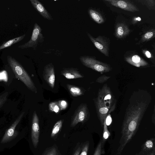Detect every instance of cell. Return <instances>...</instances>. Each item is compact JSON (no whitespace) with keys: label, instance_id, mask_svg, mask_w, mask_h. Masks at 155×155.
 I'll use <instances>...</instances> for the list:
<instances>
[{"label":"cell","instance_id":"obj_1","mask_svg":"<svg viewBox=\"0 0 155 155\" xmlns=\"http://www.w3.org/2000/svg\"><path fill=\"white\" fill-rule=\"evenodd\" d=\"M151 99L150 94L144 89L134 91L132 94L121 127L118 154L121 153L126 145L135 134Z\"/></svg>","mask_w":155,"mask_h":155},{"label":"cell","instance_id":"obj_2","mask_svg":"<svg viewBox=\"0 0 155 155\" xmlns=\"http://www.w3.org/2000/svg\"><path fill=\"white\" fill-rule=\"evenodd\" d=\"M7 59L16 78L22 82L29 89L37 93V90L33 81L22 65L11 56H8Z\"/></svg>","mask_w":155,"mask_h":155},{"label":"cell","instance_id":"obj_3","mask_svg":"<svg viewBox=\"0 0 155 155\" xmlns=\"http://www.w3.org/2000/svg\"><path fill=\"white\" fill-rule=\"evenodd\" d=\"M79 59L84 65L101 74L108 72L112 69L108 64L96 60L91 56H82L80 57Z\"/></svg>","mask_w":155,"mask_h":155},{"label":"cell","instance_id":"obj_4","mask_svg":"<svg viewBox=\"0 0 155 155\" xmlns=\"http://www.w3.org/2000/svg\"><path fill=\"white\" fill-rule=\"evenodd\" d=\"M41 31V27L37 23H35L30 40L24 44L19 45L18 48L24 49L32 48L35 50L38 44L44 41V37Z\"/></svg>","mask_w":155,"mask_h":155},{"label":"cell","instance_id":"obj_5","mask_svg":"<svg viewBox=\"0 0 155 155\" xmlns=\"http://www.w3.org/2000/svg\"><path fill=\"white\" fill-rule=\"evenodd\" d=\"M90 114L86 104L82 103L75 111L71 119V127H74L78 123H84L88 119Z\"/></svg>","mask_w":155,"mask_h":155},{"label":"cell","instance_id":"obj_6","mask_svg":"<svg viewBox=\"0 0 155 155\" xmlns=\"http://www.w3.org/2000/svg\"><path fill=\"white\" fill-rule=\"evenodd\" d=\"M97 97L103 102L107 107L114 110L115 105V104L114 103V96L107 84H104L99 90Z\"/></svg>","mask_w":155,"mask_h":155},{"label":"cell","instance_id":"obj_7","mask_svg":"<svg viewBox=\"0 0 155 155\" xmlns=\"http://www.w3.org/2000/svg\"><path fill=\"white\" fill-rule=\"evenodd\" d=\"M87 35L95 47L106 56H109V44L106 39L101 36L96 38L93 37L90 34Z\"/></svg>","mask_w":155,"mask_h":155},{"label":"cell","instance_id":"obj_8","mask_svg":"<svg viewBox=\"0 0 155 155\" xmlns=\"http://www.w3.org/2000/svg\"><path fill=\"white\" fill-rule=\"evenodd\" d=\"M25 113V112H22L7 130L1 141V143H4L9 142L17 136L18 132L15 130V129L22 119Z\"/></svg>","mask_w":155,"mask_h":155},{"label":"cell","instance_id":"obj_9","mask_svg":"<svg viewBox=\"0 0 155 155\" xmlns=\"http://www.w3.org/2000/svg\"><path fill=\"white\" fill-rule=\"evenodd\" d=\"M40 132L39 118L36 111H35L32 115L31 138L32 143L35 148H36L38 144Z\"/></svg>","mask_w":155,"mask_h":155},{"label":"cell","instance_id":"obj_10","mask_svg":"<svg viewBox=\"0 0 155 155\" xmlns=\"http://www.w3.org/2000/svg\"><path fill=\"white\" fill-rule=\"evenodd\" d=\"M43 77L44 80L50 87L53 88L55 85V75L54 68L52 63H49L45 66Z\"/></svg>","mask_w":155,"mask_h":155},{"label":"cell","instance_id":"obj_11","mask_svg":"<svg viewBox=\"0 0 155 155\" xmlns=\"http://www.w3.org/2000/svg\"><path fill=\"white\" fill-rule=\"evenodd\" d=\"M95 104L97 115L102 126L106 117L109 114L110 109L107 107L103 102L98 97L95 101Z\"/></svg>","mask_w":155,"mask_h":155},{"label":"cell","instance_id":"obj_12","mask_svg":"<svg viewBox=\"0 0 155 155\" xmlns=\"http://www.w3.org/2000/svg\"><path fill=\"white\" fill-rule=\"evenodd\" d=\"M106 1L109 2L112 5L125 10L132 12L139 11L136 6L127 1L109 0Z\"/></svg>","mask_w":155,"mask_h":155},{"label":"cell","instance_id":"obj_13","mask_svg":"<svg viewBox=\"0 0 155 155\" xmlns=\"http://www.w3.org/2000/svg\"><path fill=\"white\" fill-rule=\"evenodd\" d=\"M30 1L35 10L43 17L49 20H53L50 14L39 1L38 0H30Z\"/></svg>","mask_w":155,"mask_h":155},{"label":"cell","instance_id":"obj_14","mask_svg":"<svg viewBox=\"0 0 155 155\" xmlns=\"http://www.w3.org/2000/svg\"><path fill=\"white\" fill-rule=\"evenodd\" d=\"M61 74L67 79H74L82 78L84 76L76 68H66L61 71Z\"/></svg>","mask_w":155,"mask_h":155},{"label":"cell","instance_id":"obj_15","mask_svg":"<svg viewBox=\"0 0 155 155\" xmlns=\"http://www.w3.org/2000/svg\"><path fill=\"white\" fill-rule=\"evenodd\" d=\"M130 31L127 26L122 23L117 24L115 29V35L118 38H121L127 35Z\"/></svg>","mask_w":155,"mask_h":155},{"label":"cell","instance_id":"obj_16","mask_svg":"<svg viewBox=\"0 0 155 155\" xmlns=\"http://www.w3.org/2000/svg\"><path fill=\"white\" fill-rule=\"evenodd\" d=\"M126 60L129 63L137 67L144 66L148 64L146 61L137 55H134L131 57L126 58Z\"/></svg>","mask_w":155,"mask_h":155},{"label":"cell","instance_id":"obj_17","mask_svg":"<svg viewBox=\"0 0 155 155\" xmlns=\"http://www.w3.org/2000/svg\"><path fill=\"white\" fill-rule=\"evenodd\" d=\"M142 151L147 155L155 152L154 138H151L146 141L143 145Z\"/></svg>","mask_w":155,"mask_h":155},{"label":"cell","instance_id":"obj_18","mask_svg":"<svg viewBox=\"0 0 155 155\" xmlns=\"http://www.w3.org/2000/svg\"><path fill=\"white\" fill-rule=\"evenodd\" d=\"M67 88L71 95L74 97L81 96L84 94V91L81 87L69 84H67Z\"/></svg>","mask_w":155,"mask_h":155},{"label":"cell","instance_id":"obj_19","mask_svg":"<svg viewBox=\"0 0 155 155\" xmlns=\"http://www.w3.org/2000/svg\"><path fill=\"white\" fill-rule=\"evenodd\" d=\"M88 13L91 18L97 23L101 24L104 22V20L103 17L96 10L89 9Z\"/></svg>","mask_w":155,"mask_h":155},{"label":"cell","instance_id":"obj_20","mask_svg":"<svg viewBox=\"0 0 155 155\" xmlns=\"http://www.w3.org/2000/svg\"><path fill=\"white\" fill-rule=\"evenodd\" d=\"M25 36V35L24 34L4 42L0 45V51L24 39Z\"/></svg>","mask_w":155,"mask_h":155},{"label":"cell","instance_id":"obj_21","mask_svg":"<svg viewBox=\"0 0 155 155\" xmlns=\"http://www.w3.org/2000/svg\"><path fill=\"white\" fill-rule=\"evenodd\" d=\"M63 122V120H61L57 121L54 125L51 134V137L55 136L61 128Z\"/></svg>","mask_w":155,"mask_h":155},{"label":"cell","instance_id":"obj_22","mask_svg":"<svg viewBox=\"0 0 155 155\" xmlns=\"http://www.w3.org/2000/svg\"><path fill=\"white\" fill-rule=\"evenodd\" d=\"M103 126L104 130L103 134L102 140V147L103 146L104 143L109 138L110 135V133L108 130L107 126L106 124L105 119L104 120Z\"/></svg>","mask_w":155,"mask_h":155},{"label":"cell","instance_id":"obj_23","mask_svg":"<svg viewBox=\"0 0 155 155\" xmlns=\"http://www.w3.org/2000/svg\"><path fill=\"white\" fill-rule=\"evenodd\" d=\"M49 110L56 114L59 113L60 110L58 102L57 101L50 103L48 105Z\"/></svg>","mask_w":155,"mask_h":155},{"label":"cell","instance_id":"obj_24","mask_svg":"<svg viewBox=\"0 0 155 155\" xmlns=\"http://www.w3.org/2000/svg\"><path fill=\"white\" fill-rule=\"evenodd\" d=\"M42 155H60L57 148L52 147L48 148L43 153Z\"/></svg>","mask_w":155,"mask_h":155},{"label":"cell","instance_id":"obj_25","mask_svg":"<svg viewBox=\"0 0 155 155\" xmlns=\"http://www.w3.org/2000/svg\"><path fill=\"white\" fill-rule=\"evenodd\" d=\"M8 95V92H6L0 95V108L7 101Z\"/></svg>","mask_w":155,"mask_h":155},{"label":"cell","instance_id":"obj_26","mask_svg":"<svg viewBox=\"0 0 155 155\" xmlns=\"http://www.w3.org/2000/svg\"><path fill=\"white\" fill-rule=\"evenodd\" d=\"M89 143L88 141L85 142L82 146V149L80 155H87Z\"/></svg>","mask_w":155,"mask_h":155},{"label":"cell","instance_id":"obj_27","mask_svg":"<svg viewBox=\"0 0 155 155\" xmlns=\"http://www.w3.org/2000/svg\"><path fill=\"white\" fill-rule=\"evenodd\" d=\"M154 32L153 31H149L146 33L142 37L141 41H144L152 38L154 35Z\"/></svg>","mask_w":155,"mask_h":155},{"label":"cell","instance_id":"obj_28","mask_svg":"<svg viewBox=\"0 0 155 155\" xmlns=\"http://www.w3.org/2000/svg\"><path fill=\"white\" fill-rule=\"evenodd\" d=\"M58 102L60 111L65 109L68 106V103L65 100H59Z\"/></svg>","mask_w":155,"mask_h":155},{"label":"cell","instance_id":"obj_29","mask_svg":"<svg viewBox=\"0 0 155 155\" xmlns=\"http://www.w3.org/2000/svg\"><path fill=\"white\" fill-rule=\"evenodd\" d=\"M102 140H101L97 147L94 155H101L102 153Z\"/></svg>","mask_w":155,"mask_h":155},{"label":"cell","instance_id":"obj_30","mask_svg":"<svg viewBox=\"0 0 155 155\" xmlns=\"http://www.w3.org/2000/svg\"><path fill=\"white\" fill-rule=\"evenodd\" d=\"M110 77L105 75H103L98 78L96 80V82L100 83H103L107 81Z\"/></svg>","mask_w":155,"mask_h":155},{"label":"cell","instance_id":"obj_31","mask_svg":"<svg viewBox=\"0 0 155 155\" xmlns=\"http://www.w3.org/2000/svg\"><path fill=\"white\" fill-rule=\"evenodd\" d=\"M106 124L107 126L109 125L112 122V118L110 114H108L105 119Z\"/></svg>","mask_w":155,"mask_h":155},{"label":"cell","instance_id":"obj_32","mask_svg":"<svg viewBox=\"0 0 155 155\" xmlns=\"http://www.w3.org/2000/svg\"><path fill=\"white\" fill-rule=\"evenodd\" d=\"M82 146H79L76 150L73 155H80L82 149Z\"/></svg>","mask_w":155,"mask_h":155},{"label":"cell","instance_id":"obj_33","mask_svg":"<svg viewBox=\"0 0 155 155\" xmlns=\"http://www.w3.org/2000/svg\"><path fill=\"white\" fill-rule=\"evenodd\" d=\"M145 54L146 56L148 58H150L151 55L150 53L148 51H146L145 52Z\"/></svg>","mask_w":155,"mask_h":155},{"label":"cell","instance_id":"obj_34","mask_svg":"<svg viewBox=\"0 0 155 155\" xmlns=\"http://www.w3.org/2000/svg\"><path fill=\"white\" fill-rule=\"evenodd\" d=\"M141 18L139 17H137V18H135L133 19V22H135V23L136 22H137L138 21H141Z\"/></svg>","mask_w":155,"mask_h":155},{"label":"cell","instance_id":"obj_35","mask_svg":"<svg viewBox=\"0 0 155 155\" xmlns=\"http://www.w3.org/2000/svg\"><path fill=\"white\" fill-rule=\"evenodd\" d=\"M155 155V152H153L150 153V154L148 155Z\"/></svg>","mask_w":155,"mask_h":155}]
</instances>
